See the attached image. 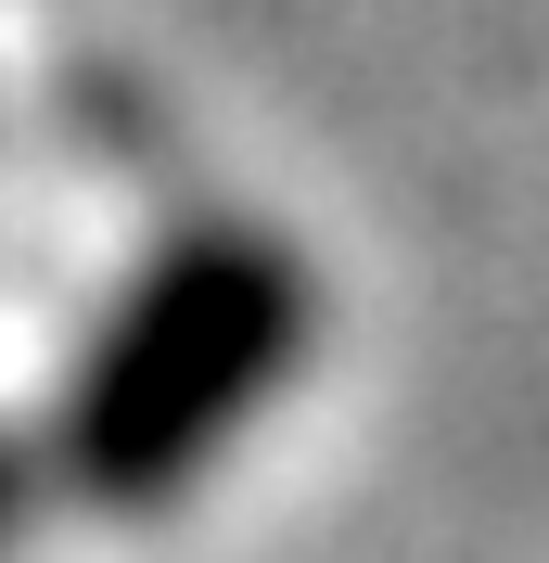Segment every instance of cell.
<instances>
[{
	"instance_id": "2",
	"label": "cell",
	"mask_w": 549,
	"mask_h": 563,
	"mask_svg": "<svg viewBox=\"0 0 549 563\" xmlns=\"http://www.w3.org/2000/svg\"><path fill=\"white\" fill-rule=\"evenodd\" d=\"M26 499H38V461L13 449V435H0V551H13V538H26Z\"/></svg>"
},
{
	"instance_id": "1",
	"label": "cell",
	"mask_w": 549,
	"mask_h": 563,
	"mask_svg": "<svg viewBox=\"0 0 549 563\" xmlns=\"http://www.w3.org/2000/svg\"><path fill=\"white\" fill-rule=\"evenodd\" d=\"M307 333H320V282L281 231H256V218L179 231L77 346L65 397H52V474L90 512L192 499L231 461V435L294 385Z\"/></svg>"
}]
</instances>
